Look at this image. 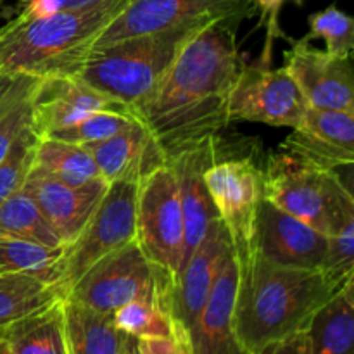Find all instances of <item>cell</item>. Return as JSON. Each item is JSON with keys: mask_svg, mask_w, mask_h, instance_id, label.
Instances as JSON below:
<instances>
[{"mask_svg": "<svg viewBox=\"0 0 354 354\" xmlns=\"http://www.w3.org/2000/svg\"><path fill=\"white\" fill-rule=\"evenodd\" d=\"M239 23L216 21L194 35L158 88L133 114L152 131L168 161L227 127L228 95L242 61Z\"/></svg>", "mask_w": 354, "mask_h": 354, "instance_id": "obj_1", "label": "cell"}, {"mask_svg": "<svg viewBox=\"0 0 354 354\" xmlns=\"http://www.w3.org/2000/svg\"><path fill=\"white\" fill-rule=\"evenodd\" d=\"M237 261L235 337L245 353L306 330L313 315L342 286L322 270L280 266L252 251Z\"/></svg>", "mask_w": 354, "mask_h": 354, "instance_id": "obj_2", "label": "cell"}, {"mask_svg": "<svg viewBox=\"0 0 354 354\" xmlns=\"http://www.w3.org/2000/svg\"><path fill=\"white\" fill-rule=\"evenodd\" d=\"M128 0H104L83 9L17 16L0 30V73L31 78L80 76L99 35Z\"/></svg>", "mask_w": 354, "mask_h": 354, "instance_id": "obj_3", "label": "cell"}, {"mask_svg": "<svg viewBox=\"0 0 354 354\" xmlns=\"http://www.w3.org/2000/svg\"><path fill=\"white\" fill-rule=\"evenodd\" d=\"M203 28H175L92 48L80 78L133 113L158 88L183 45Z\"/></svg>", "mask_w": 354, "mask_h": 354, "instance_id": "obj_4", "label": "cell"}, {"mask_svg": "<svg viewBox=\"0 0 354 354\" xmlns=\"http://www.w3.org/2000/svg\"><path fill=\"white\" fill-rule=\"evenodd\" d=\"M263 176L266 201L324 235L334 234L354 216L351 187L346 185L339 169L279 151L263 166Z\"/></svg>", "mask_w": 354, "mask_h": 354, "instance_id": "obj_5", "label": "cell"}, {"mask_svg": "<svg viewBox=\"0 0 354 354\" xmlns=\"http://www.w3.org/2000/svg\"><path fill=\"white\" fill-rule=\"evenodd\" d=\"M173 283L175 279L152 265L133 241L90 266L66 297L104 315L137 299L158 303L166 311Z\"/></svg>", "mask_w": 354, "mask_h": 354, "instance_id": "obj_6", "label": "cell"}, {"mask_svg": "<svg viewBox=\"0 0 354 354\" xmlns=\"http://www.w3.org/2000/svg\"><path fill=\"white\" fill-rule=\"evenodd\" d=\"M258 12L256 0H128L124 9L99 35L93 48L140 35L216 21L241 24Z\"/></svg>", "mask_w": 354, "mask_h": 354, "instance_id": "obj_7", "label": "cell"}, {"mask_svg": "<svg viewBox=\"0 0 354 354\" xmlns=\"http://www.w3.org/2000/svg\"><path fill=\"white\" fill-rule=\"evenodd\" d=\"M138 183H107L106 194L78 237L66 244L62 275L59 282L62 296L73 283L99 259L135 241Z\"/></svg>", "mask_w": 354, "mask_h": 354, "instance_id": "obj_8", "label": "cell"}, {"mask_svg": "<svg viewBox=\"0 0 354 354\" xmlns=\"http://www.w3.org/2000/svg\"><path fill=\"white\" fill-rule=\"evenodd\" d=\"M183 232L178 183L166 165L138 185L135 242L152 265L176 280L183 258Z\"/></svg>", "mask_w": 354, "mask_h": 354, "instance_id": "obj_9", "label": "cell"}, {"mask_svg": "<svg viewBox=\"0 0 354 354\" xmlns=\"http://www.w3.org/2000/svg\"><path fill=\"white\" fill-rule=\"evenodd\" d=\"M204 182L235 259H244L252 252L256 220L265 201L263 168L252 158L216 159L204 173Z\"/></svg>", "mask_w": 354, "mask_h": 354, "instance_id": "obj_10", "label": "cell"}, {"mask_svg": "<svg viewBox=\"0 0 354 354\" xmlns=\"http://www.w3.org/2000/svg\"><path fill=\"white\" fill-rule=\"evenodd\" d=\"M308 104L286 68L242 64L228 95V121L294 128Z\"/></svg>", "mask_w": 354, "mask_h": 354, "instance_id": "obj_11", "label": "cell"}, {"mask_svg": "<svg viewBox=\"0 0 354 354\" xmlns=\"http://www.w3.org/2000/svg\"><path fill=\"white\" fill-rule=\"evenodd\" d=\"M232 251L223 223L214 220L194 254L173 283L166 313L173 325V339L189 348V335L209 297L218 272Z\"/></svg>", "mask_w": 354, "mask_h": 354, "instance_id": "obj_12", "label": "cell"}, {"mask_svg": "<svg viewBox=\"0 0 354 354\" xmlns=\"http://www.w3.org/2000/svg\"><path fill=\"white\" fill-rule=\"evenodd\" d=\"M283 68L310 107L354 114V75L351 57H334L313 47L310 38L290 41Z\"/></svg>", "mask_w": 354, "mask_h": 354, "instance_id": "obj_13", "label": "cell"}, {"mask_svg": "<svg viewBox=\"0 0 354 354\" xmlns=\"http://www.w3.org/2000/svg\"><path fill=\"white\" fill-rule=\"evenodd\" d=\"M30 107V127L38 138L71 127L99 111L131 113L123 104L86 85L80 76L38 80L31 92Z\"/></svg>", "mask_w": 354, "mask_h": 354, "instance_id": "obj_14", "label": "cell"}, {"mask_svg": "<svg viewBox=\"0 0 354 354\" xmlns=\"http://www.w3.org/2000/svg\"><path fill=\"white\" fill-rule=\"evenodd\" d=\"M327 249V235L263 201L256 220L252 251L280 266L320 270Z\"/></svg>", "mask_w": 354, "mask_h": 354, "instance_id": "obj_15", "label": "cell"}, {"mask_svg": "<svg viewBox=\"0 0 354 354\" xmlns=\"http://www.w3.org/2000/svg\"><path fill=\"white\" fill-rule=\"evenodd\" d=\"M218 159V138H207L168 161L178 183L183 214V258L180 272L201 244L207 228L218 220L216 207L207 192L204 173Z\"/></svg>", "mask_w": 354, "mask_h": 354, "instance_id": "obj_16", "label": "cell"}, {"mask_svg": "<svg viewBox=\"0 0 354 354\" xmlns=\"http://www.w3.org/2000/svg\"><path fill=\"white\" fill-rule=\"evenodd\" d=\"M280 151L328 169L353 166L354 114L308 106Z\"/></svg>", "mask_w": 354, "mask_h": 354, "instance_id": "obj_17", "label": "cell"}, {"mask_svg": "<svg viewBox=\"0 0 354 354\" xmlns=\"http://www.w3.org/2000/svg\"><path fill=\"white\" fill-rule=\"evenodd\" d=\"M23 189L66 245L83 230L106 194L107 183L97 178L83 185H68L31 166Z\"/></svg>", "mask_w": 354, "mask_h": 354, "instance_id": "obj_18", "label": "cell"}, {"mask_svg": "<svg viewBox=\"0 0 354 354\" xmlns=\"http://www.w3.org/2000/svg\"><path fill=\"white\" fill-rule=\"evenodd\" d=\"M85 147L93 156L100 178L106 183L133 182L140 185L151 173L168 165L158 138L138 118L120 133Z\"/></svg>", "mask_w": 354, "mask_h": 354, "instance_id": "obj_19", "label": "cell"}, {"mask_svg": "<svg viewBox=\"0 0 354 354\" xmlns=\"http://www.w3.org/2000/svg\"><path fill=\"white\" fill-rule=\"evenodd\" d=\"M237 279V261L232 249L189 335L190 354H248L239 344L234 328Z\"/></svg>", "mask_w": 354, "mask_h": 354, "instance_id": "obj_20", "label": "cell"}, {"mask_svg": "<svg viewBox=\"0 0 354 354\" xmlns=\"http://www.w3.org/2000/svg\"><path fill=\"white\" fill-rule=\"evenodd\" d=\"M306 332L310 354H354V279L313 315Z\"/></svg>", "mask_w": 354, "mask_h": 354, "instance_id": "obj_21", "label": "cell"}, {"mask_svg": "<svg viewBox=\"0 0 354 354\" xmlns=\"http://www.w3.org/2000/svg\"><path fill=\"white\" fill-rule=\"evenodd\" d=\"M62 315L69 354H123L124 334L118 330L111 315L68 297L62 299Z\"/></svg>", "mask_w": 354, "mask_h": 354, "instance_id": "obj_22", "label": "cell"}, {"mask_svg": "<svg viewBox=\"0 0 354 354\" xmlns=\"http://www.w3.org/2000/svg\"><path fill=\"white\" fill-rule=\"evenodd\" d=\"M3 341L14 354H69L62 299L6 327Z\"/></svg>", "mask_w": 354, "mask_h": 354, "instance_id": "obj_23", "label": "cell"}, {"mask_svg": "<svg viewBox=\"0 0 354 354\" xmlns=\"http://www.w3.org/2000/svg\"><path fill=\"white\" fill-rule=\"evenodd\" d=\"M64 252V244L50 248L0 235V275H26L59 289Z\"/></svg>", "mask_w": 354, "mask_h": 354, "instance_id": "obj_24", "label": "cell"}, {"mask_svg": "<svg viewBox=\"0 0 354 354\" xmlns=\"http://www.w3.org/2000/svg\"><path fill=\"white\" fill-rule=\"evenodd\" d=\"M33 168L68 185H83L100 178L93 156L85 145L57 138H38Z\"/></svg>", "mask_w": 354, "mask_h": 354, "instance_id": "obj_25", "label": "cell"}, {"mask_svg": "<svg viewBox=\"0 0 354 354\" xmlns=\"http://www.w3.org/2000/svg\"><path fill=\"white\" fill-rule=\"evenodd\" d=\"M64 299L54 286L26 275H0V328Z\"/></svg>", "mask_w": 354, "mask_h": 354, "instance_id": "obj_26", "label": "cell"}, {"mask_svg": "<svg viewBox=\"0 0 354 354\" xmlns=\"http://www.w3.org/2000/svg\"><path fill=\"white\" fill-rule=\"evenodd\" d=\"M0 235L23 239L50 248L62 245L59 235L48 225L35 201L24 192V189L17 190L0 204Z\"/></svg>", "mask_w": 354, "mask_h": 354, "instance_id": "obj_27", "label": "cell"}, {"mask_svg": "<svg viewBox=\"0 0 354 354\" xmlns=\"http://www.w3.org/2000/svg\"><path fill=\"white\" fill-rule=\"evenodd\" d=\"M111 317L118 330L135 339L173 337V325L168 313L152 301H131Z\"/></svg>", "mask_w": 354, "mask_h": 354, "instance_id": "obj_28", "label": "cell"}, {"mask_svg": "<svg viewBox=\"0 0 354 354\" xmlns=\"http://www.w3.org/2000/svg\"><path fill=\"white\" fill-rule=\"evenodd\" d=\"M308 38H322L325 52L334 57H351L354 48V19L337 6H328L308 17Z\"/></svg>", "mask_w": 354, "mask_h": 354, "instance_id": "obj_29", "label": "cell"}, {"mask_svg": "<svg viewBox=\"0 0 354 354\" xmlns=\"http://www.w3.org/2000/svg\"><path fill=\"white\" fill-rule=\"evenodd\" d=\"M137 120L133 113H118V111H99L83 118L71 127L61 128L44 138H57L76 145H90L102 142L113 135L120 133Z\"/></svg>", "mask_w": 354, "mask_h": 354, "instance_id": "obj_30", "label": "cell"}, {"mask_svg": "<svg viewBox=\"0 0 354 354\" xmlns=\"http://www.w3.org/2000/svg\"><path fill=\"white\" fill-rule=\"evenodd\" d=\"M37 142L38 137L28 124L16 138V142L10 145L3 161L0 162V204L17 190L23 189L28 173L33 166Z\"/></svg>", "mask_w": 354, "mask_h": 354, "instance_id": "obj_31", "label": "cell"}, {"mask_svg": "<svg viewBox=\"0 0 354 354\" xmlns=\"http://www.w3.org/2000/svg\"><path fill=\"white\" fill-rule=\"evenodd\" d=\"M320 270L339 286L354 279V216L346 220L334 234L327 235V249Z\"/></svg>", "mask_w": 354, "mask_h": 354, "instance_id": "obj_32", "label": "cell"}, {"mask_svg": "<svg viewBox=\"0 0 354 354\" xmlns=\"http://www.w3.org/2000/svg\"><path fill=\"white\" fill-rule=\"evenodd\" d=\"M37 78H26V82L16 90L12 97L0 109V162L16 142L21 131L30 124L31 92L37 85Z\"/></svg>", "mask_w": 354, "mask_h": 354, "instance_id": "obj_33", "label": "cell"}, {"mask_svg": "<svg viewBox=\"0 0 354 354\" xmlns=\"http://www.w3.org/2000/svg\"><path fill=\"white\" fill-rule=\"evenodd\" d=\"M289 0H256V7L261 12V24H266V44L265 52H263L261 64H270L272 57H270V50L273 48V41L277 37H282V31L279 28V14L282 10V6ZM294 2H301V0H294Z\"/></svg>", "mask_w": 354, "mask_h": 354, "instance_id": "obj_34", "label": "cell"}, {"mask_svg": "<svg viewBox=\"0 0 354 354\" xmlns=\"http://www.w3.org/2000/svg\"><path fill=\"white\" fill-rule=\"evenodd\" d=\"M99 2H104V0H19L17 16H44V14L59 12V10L83 9V7L95 6Z\"/></svg>", "mask_w": 354, "mask_h": 354, "instance_id": "obj_35", "label": "cell"}, {"mask_svg": "<svg viewBox=\"0 0 354 354\" xmlns=\"http://www.w3.org/2000/svg\"><path fill=\"white\" fill-rule=\"evenodd\" d=\"M249 354H310V341L308 332L301 330L289 337L279 339V341L268 342L256 351Z\"/></svg>", "mask_w": 354, "mask_h": 354, "instance_id": "obj_36", "label": "cell"}, {"mask_svg": "<svg viewBox=\"0 0 354 354\" xmlns=\"http://www.w3.org/2000/svg\"><path fill=\"white\" fill-rule=\"evenodd\" d=\"M140 354H190L189 348L173 337L137 339Z\"/></svg>", "mask_w": 354, "mask_h": 354, "instance_id": "obj_37", "label": "cell"}, {"mask_svg": "<svg viewBox=\"0 0 354 354\" xmlns=\"http://www.w3.org/2000/svg\"><path fill=\"white\" fill-rule=\"evenodd\" d=\"M30 76L24 75H7V73H0V109L3 104L16 93V90L26 82Z\"/></svg>", "mask_w": 354, "mask_h": 354, "instance_id": "obj_38", "label": "cell"}, {"mask_svg": "<svg viewBox=\"0 0 354 354\" xmlns=\"http://www.w3.org/2000/svg\"><path fill=\"white\" fill-rule=\"evenodd\" d=\"M123 354H140V351H138V342H137V339L131 337V335L124 334Z\"/></svg>", "mask_w": 354, "mask_h": 354, "instance_id": "obj_39", "label": "cell"}, {"mask_svg": "<svg viewBox=\"0 0 354 354\" xmlns=\"http://www.w3.org/2000/svg\"><path fill=\"white\" fill-rule=\"evenodd\" d=\"M0 354H14L12 349H10L9 346H7L6 341H3V337L0 339Z\"/></svg>", "mask_w": 354, "mask_h": 354, "instance_id": "obj_40", "label": "cell"}, {"mask_svg": "<svg viewBox=\"0 0 354 354\" xmlns=\"http://www.w3.org/2000/svg\"><path fill=\"white\" fill-rule=\"evenodd\" d=\"M3 330H6V328H0V339L3 337Z\"/></svg>", "mask_w": 354, "mask_h": 354, "instance_id": "obj_41", "label": "cell"}, {"mask_svg": "<svg viewBox=\"0 0 354 354\" xmlns=\"http://www.w3.org/2000/svg\"><path fill=\"white\" fill-rule=\"evenodd\" d=\"M3 2V0H0V3H2Z\"/></svg>", "mask_w": 354, "mask_h": 354, "instance_id": "obj_42", "label": "cell"}]
</instances>
